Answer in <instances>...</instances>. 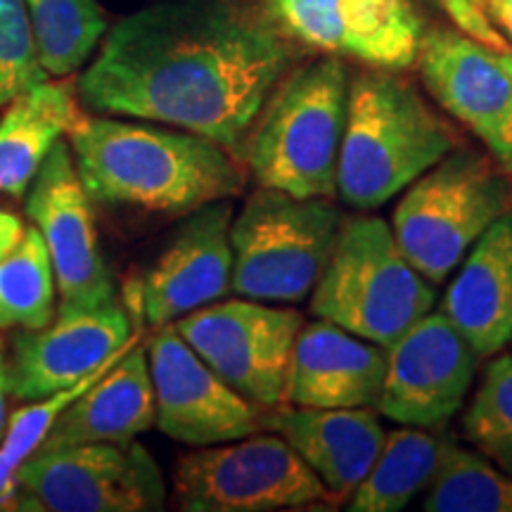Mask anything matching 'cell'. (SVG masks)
<instances>
[{
    "instance_id": "cell-34",
    "label": "cell",
    "mask_w": 512,
    "mask_h": 512,
    "mask_svg": "<svg viewBox=\"0 0 512 512\" xmlns=\"http://www.w3.org/2000/svg\"><path fill=\"white\" fill-rule=\"evenodd\" d=\"M510 342H512V339H510Z\"/></svg>"
},
{
    "instance_id": "cell-3",
    "label": "cell",
    "mask_w": 512,
    "mask_h": 512,
    "mask_svg": "<svg viewBox=\"0 0 512 512\" xmlns=\"http://www.w3.org/2000/svg\"><path fill=\"white\" fill-rule=\"evenodd\" d=\"M458 145L456 128L413 83L389 69L356 74L339 147L337 197L358 211L382 207Z\"/></svg>"
},
{
    "instance_id": "cell-21",
    "label": "cell",
    "mask_w": 512,
    "mask_h": 512,
    "mask_svg": "<svg viewBox=\"0 0 512 512\" xmlns=\"http://www.w3.org/2000/svg\"><path fill=\"white\" fill-rule=\"evenodd\" d=\"M155 427V392L145 347L136 342L114 366L64 406L38 448L124 444Z\"/></svg>"
},
{
    "instance_id": "cell-2",
    "label": "cell",
    "mask_w": 512,
    "mask_h": 512,
    "mask_svg": "<svg viewBox=\"0 0 512 512\" xmlns=\"http://www.w3.org/2000/svg\"><path fill=\"white\" fill-rule=\"evenodd\" d=\"M91 202L185 216L245 192L247 174L226 147L155 121L81 114L67 136Z\"/></svg>"
},
{
    "instance_id": "cell-28",
    "label": "cell",
    "mask_w": 512,
    "mask_h": 512,
    "mask_svg": "<svg viewBox=\"0 0 512 512\" xmlns=\"http://www.w3.org/2000/svg\"><path fill=\"white\" fill-rule=\"evenodd\" d=\"M48 79L38 62L24 0H0V107Z\"/></svg>"
},
{
    "instance_id": "cell-7",
    "label": "cell",
    "mask_w": 512,
    "mask_h": 512,
    "mask_svg": "<svg viewBox=\"0 0 512 512\" xmlns=\"http://www.w3.org/2000/svg\"><path fill=\"white\" fill-rule=\"evenodd\" d=\"M342 219L328 197L259 185L230 223L233 292L268 304L304 302L328 264Z\"/></svg>"
},
{
    "instance_id": "cell-8",
    "label": "cell",
    "mask_w": 512,
    "mask_h": 512,
    "mask_svg": "<svg viewBox=\"0 0 512 512\" xmlns=\"http://www.w3.org/2000/svg\"><path fill=\"white\" fill-rule=\"evenodd\" d=\"M335 501L280 434L200 446L178 458L174 503L185 512H273Z\"/></svg>"
},
{
    "instance_id": "cell-15",
    "label": "cell",
    "mask_w": 512,
    "mask_h": 512,
    "mask_svg": "<svg viewBox=\"0 0 512 512\" xmlns=\"http://www.w3.org/2000/svg\"><path fill=\"white\" fill-rule=\"evenodd\" d=\"M292 41L373 69L413 67L425 29L411 0H266Z\"/></svg>"
},
{
    "instance_id": "cell-12",
    "label": "cell",
    "mask_w": 512,
    "mask_h": 512,
    "mask_svg": "<svg viewBox=\"0 0 512 512\" xmlns=\"http://www.w3.org/2000/svg\"><path fill=\"white\" fill-rule=\"evenodd\" d=\"M155 392V427L188 446H214L266 430L264 408L228 387L192 351L174 325L145 347Z\"/></svg>"
},
{
    "instance_id": "cell-32",
    "label": "cell",
    "mask_w": 512,
    "mask_h": 512,
    "mask_svg": "<svg viewBox=\"0 0 512 512\" xmlns=\"http://www.w3.org/2000/svg\"><path fill=\"white\" fill-rule=\"evenodd\" d=\"M496 60L512 79V50H496Z\"/></svg>"
},
{
    "instance_id": "cell-5",
    "label": "cell",
    "mask_w": 512,
    "mask_h": 512,
    "mask_svg": "<svg viewBox=\"0 0 512 512\" xmlns=\"http://www.w3.org/2000/svg\"><path fill=\"white\" fill-rule=\"evenodd\" d=\"M437 304L434 283L415 271L380 216L342 219L311 311L387 349Z\"/></svg>"
},
{
    "instance_id": "cell-18",
    "label": "cell",
    "mask_w": 512,
    "mask_h": 512,
    "mask_svg": "<svg viewBox=\"0 0 512 512\" xmlns=\"http://www.w3.org/2000/svg\"><path fill=\"white\" fill-rule=\"evenodd\" d=\"M384 368L387 351L380 344L323 318L304 323L292 349L285 406L375 408Z\"/></svg>"
},
{
    "instance_id": "cell-6",
    "label": "cell",
    "mask_w": 512,
    "mask_h": 512,
    "mask_svg": "<svg viewBox=\"0 0 512 512\" xmlns=\"http://www.w3.org/2000/svg\"><path fill=\"white\" fill-rule=\"evenodd\" d=\"M510 209L508 171L491 155L458 145L403 190L392 233L415 271L437 285Z\"/></svg>"
},
{
    "instance_id": "cell-10",
    "label": "cell",
    "mask_w": 512,
    "mask_h": 512,
    "mask_svg": "<svg viewBox=\"0 0 512 512\" xmlns=\"http://www.w3.org/2000/svg\"><path fill=\"white\" fill-rule=\"evenodd\" d=\"M228 387L264 411L285 406L292 349L304 316L256 299L214 302L171 323Z\"/></svg>"
},
{
    "instance_id": "cell-16",
    "label": "cell",
    "mask_w": 512,
    "mask_h": 512,
    "mask_svg": "<svg viewBox=\"0 0 512 512\" xmlns=\"http://www.w3.org/2000/svg\"><path fill=\"white\" fill-rule=\"evenodd\" d=\"M230 200L204 204L185 221L133 290V306L152 330L221 302L233 292Z\"/></svg>"
},
{
    "instance_id": "cell-29",
    "label": "cell",
    "mask_w": 512,
    "mask_h": 512,
    "mask_svg": "<svg viewBox=\"0 0 512 512\" xmlns=\"http://www.w3.org/2000/svg\"><path fill=\"white\" fill-rule=\"evenodd\" d=\"M477 3L512 48V0H477Z\"/></svg>"
},
{
    "instance_id": "cell-1",
    "label": "cell",
    "mask_w": 512,
    "mask_h": 512,
    "mask_svg": "<svg viewBox=\"0 0 512 512\" xmlns=\"http://www.w3.org/2000/svg\"><path fill=\"white\" fill-rule=\"evenodd\" d=\"M294 60L290 36L242 0H159L107 29L76 95L95 114L181 128L240 159Z\"/></svg>"
},
{
    "instance_id": "cell-19",
    "label": "cell",
    "mask_w": 512,
    "mask_h": 512,
    "mask_svg": "<svg viewBox=\"0 0 512 512\" xmlns=\"http://www.w3.org/2000/svg\"><path fill=\"white\" fill-rule=\"evenodd\" d=\"M264 425L292 446L335 501L351 498L387 437L380 413L370 408L278 406L266 413Z\"/></svg>"
},
{
    "instance_id": "cell-13",
    "label": "cell",
    "mask_w": 512,
    "mask_h": 512,
    "mask_svg": "<svg viewBox=\"0 0 512 512\" xmlns=\"http://www.w3.org/2000/svg\"><path fill=\"white\" fill-rule=\"evenodd\" d=\"M377 413L396 425L444 427L463 408L477 351L441 311H430L389 344Z\"/></svg>"
},
{
    "instance_id": "cell-17",
    "label": "cell",
    "mask_w": 512,
    "mask_h": 512,
    "mask_svg": "<svg viewBox=\"0 0 512 512\" xmlns=\"http://www.w3.org/2000/svg\"><path fill=\"white\" fill-rule=\"evenodd\" d=\"M418 67L427 93L470 128L489 155L501 164L512 126V79L486 48L463 31H425Z\"/></svg>"
},
{
    "instance_id": "cell-25",
    "label": "cell",
    "mask_w": 512,
    "mask_h": 512,
    "mask_svg": "<svg viewBox=\"0 0 512 512\" xmlns=\"http://www.w3.org/2000/svg\"><path fill=\"white\" fill-rule=\"evenodd\" d=\"M422 508L427 512H512V477L479 451L444 437Z\"/></svg>"
},
{
    "instance_id": "cell-9",
    "label": "cell",
    "mask_w": 512,
    "mask_h": 512,
    "mask_svg": "<svg viewBox=\"0 0 512 512\" xmlns=\"http://www.w3.org/2000/svg\"><path fill=\"white\" fill-rule=\"evenodd\" d=\"M19 512H155L166 482L136 439L36 448L17 467Z\"/></svg>"
},
{
    "instance_id": "cell-23",
    "label": "cell",
    "mask_w": 512,
    "mask_h": 512,
    "mask_svg": "<svg viewBox=\"0 0 512 512\" xmlns=\"http://www.w3.org/2000/svg\"><path fill=\"white\" fill-rule=\"evenodd\" d=\"M444 437L425 427H406L387 432L384 446L370 467L368 477L351 494V512H396L427 489L437 470Z\"/></svg>"
},
{
    "instance_id": "cell-27",
    "label": "cell",
    "mask_w": 512,
    "mask_h": 512,
    "mask_svg": "<svg viewBox=\"0 0 512 512\" xmlns=\"http://www.w3.org/2000/svg\"><path fill=\"white\" fill-rule=\"evenodd\" d=\"M463 434L498 470L512 477V356H498L463 415Z\"/></svg>"
},
{
    "instance_id": "cell-33",
    "label": "cell",
    "mask_w": 512,
    "mask_h": 512,
    "mask_svg": "<svg viewBox=\"0 0 512 512\" xmlns=\"http://www.w3.org/2000/svg\"><path fill=\"white\" fill-rule=\"evenodd\" d=\"M501 166L505 171H508L510 178H512V126H510V136H508V147H505V155L501 159Z\"/></svg>"
},
{
    "instance_id": "cell-11",
    "label": "cell",
    "mask_w": 512,
    "mask_h": 512,
    "mask_svg": "<svg viewBox=\"0 0 512 512\" xmlns=\"http://www.w3.org/2000/svg\"><path fill=\"white\" fill-rule=\"evenodd\" d=\"M91 204L69 143L60 140L27 192V216L46 242L53 264L57 309H83L117 299Z\"/></svg>"
},
{
    "instance_id": "cell-24",
    "label": "cell",
    "mask_w": 512,
    "mask_h": 512,
    "mask_svg": "<svg viewBox=\"0 0 512 512\" xmlns=\"http://www.w3.org/2000/svg\"><path fill=\"white\" fill-rule=\"evenodd\" d=\"M38 62L48 79H67L91 60L107 34L98 0H24Z\"/></svg>"
},
{
    "instance_id": "cell-30",
    "label": "cell",
    "mask_w": 512,
    "mask_h": 512,
    "mask_svg": "<svg viewBox=\"0 0 512 512\" xmlns=\"http://www.w3.org/2000/svg\"><path fill=\"white\" fill-rule=\"evenodd\" d=\"M24 235H27V223L10 211L0 209V259L17 249Z\"/></svg>"
},
{
    "instance_id": "cell-31",
    "label": "cell",
    "mask_w": 512,
    "mask_h": 512,
    "mask_svg": "<svg viewBox=\"0 0 512 512\" xmlns=\"http://www.w3.org/2000/svg\"><path fill=\"white\" fill-rule=\"evenodd\" d=\"M8 396H10V375H8V356H5L3 342H0V437L8 422Z\"/></svg>"
},
{
    "instance_id": "cell-22",
    "label": "cell",
    "mask_w": 512,
    "mask_h": 512,
    "mask_svg": "<svg viewBox=\"0 0 512 512\" xmlns=\"http://www.w3.org/2000/svg\"><path fill=\"white\" fill-rule=\"evenodd\" d=\"M79 117L74 88L53 79L8 102L0 117V195L27 197L50 150L69 136Z\"/></svg>"
},
{
    "instance_id": "cell-26",
    "label": "cell",
    "mask_w": 512,
    "mask_h": 512,
    "mask_svg": "<svg viewBox=\"0 0 512 512\" xmlns=\"http://www.w3.org/2000/svg\"><path fill=\"white\" fill-rule=\"evenodd\" d=\"M57 287L48 247L36 226L0 259V330H38L55 316Z\"/></svg>"
},
{
    "instance_id": "cell-4",
    "label": "cell",
    "mask_w": 512,
    "mask_h": 512,
    "mask_svg": "<svg viewBox=\"0 0 512 512\" xmlns=\"http://www.w3.org/2000/svg\"><path fill=\"white\" fill-rule=\"evenodd\" d=\"M349 83L347 64L335 55L285 74L242 147L240 162L256 185L297 197H337Z\"/></svg>"
},
{
    "instance_id": "cell-14",
    "label": "cell",
    "mask_w": 512,
    "mask_h": 512,
    "mask_svg": "<svg viewBox=\"0 0 512 512\" xmlns=\"http://www.w3.org/2000/svg\"><path fill=\"white\" fill-rule=\"evenodd\" d=\"M140 339L128 306L117 299L83 309H57L38 330H19L8 358L10 396L36 401L91 377Z\"/></svg>"
},
{
    "instance_id": "cell-20",
    "label": "cell",
    "mask_w": 512,
    "mask_h": 512,
    "mask_svg": "<svg viewBox=\"0 0 512 512\" xmlns=\"http://www.w3.org/2000/svg\"><path fill=\"white\" fill-rule=\"evenodd\" d=\"M439 311L479 358L505 349L512 339V209L470 247Z\"/></svg>"
}]
</instances>
